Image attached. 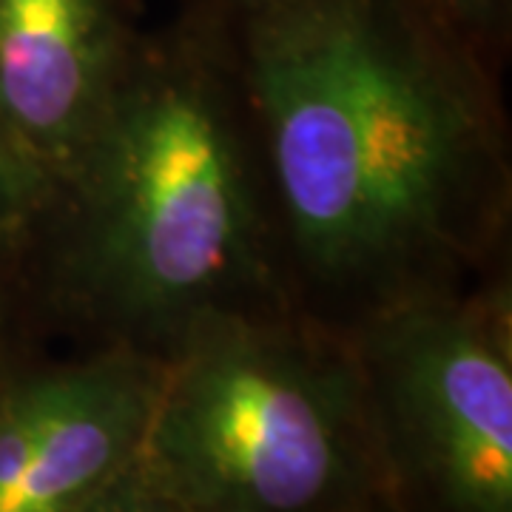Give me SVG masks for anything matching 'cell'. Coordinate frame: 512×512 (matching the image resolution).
<instances>
[{"mask_svg": "<svg viewBox=\"0 0 512 512\" xmlns=\"http://www.w3.org/2000/svg\"><path fill=\"white\" fill-rule=\"evenodd\" d=\"M245 72L291 237L316 271H390L450 234L481 117L427 0H265Z\"/></svg>", "mask_w": 512, "mask_h": 512, "instance_id": "obj_1", "label": "cell"}, {"mask_svg": "<svg viewBox=\"0 0 512 512\" xmlns=\"http://www.w3.org/2000/svg\"><path fill=\"white\" fill-rule=\"evenodd\" d=\"M63 191L69 276L114 325L177 339L251 274L256 208L237 128L183 46L134 52Z\"/></svg>", "mask_w": 512, "mask_h": 512, "instance_id": "obj_2", "label": "cell"}, {"mask_svg": "<svg viewBox=\"0 0 512 512\" xmlns=\"http://www.w3.org/2000/svg\"><path fill=\"white\" fill-rule=\"evenodd\" d=\"M160 362L137 467L185 512H345L370 470L365 379L339 353L211 311Z\"/></svg>", "mask_w": 512, "mask_h": 512, "instance_id": "obj_3", "label": "cell"}, {"mask_svg": "<svg viewBox=\"0 0 512 512\" xmlns=\"http://www.w3.org/2000/svg\"><path fill=\"white\" fill-rule=\"evenodd\" d=\"M373 387L404 461L447 512H512V362L498 311L404 305L373 339Z\"/></svg>", "mask_w": 512, "mask_h": 512, "instance_id": "obj_4", "label": "cell"}, {"mask_svg": "<svg viewBox=\"0 0 512 512\" xmlns=\"http://www.w3.org/2000/svg\"><path fill=\"white\" fill-rule=\"evenodd\" d=\"M134 57L120 0H0V143L66 188Z\"/></svg>", "mask_w": 512, "mask_h": 512, "instance_id": "obj_5", "label": "cell"}, {"mask_svg": "<svg viewBox=\"0 0 512 512\" xmlns=\"http://www.w3.org/2000/svg\"><path fill=\"white\" fill-rule=\"evenodd\" d=\"M160 365L106 353L40 376L29 458L9 512H80L137 461Z\"/></svg>", "mask_w": 512, "mask_h": 512, "instance_id": "obj_6", "label": "cell"}, {"mask_svg": "<svg viewBox=\"0 0 512 512\" xmlns=\"http://www.w3.org/2000/svg\"><path fill=\"white\" fill-rule=\"evenodd\" d=\"M80 512H185L180 504L165 498L148 484L137 461L117 481H111L103 493L86 504Z\"/></svg>", "mask_w": 512, "mask_h": 512, "instance_id": "obj_7", "label": "cell"}, {"mask_svg": "<svg viewBox=\"0 0 512 512\" xmlns=\"http://www.w3.org/2000/svg\"><path fill=\"white\" fill-rule=\"evenodd\" d=\"M458 35H487L501 26L510 0H427Z\"/></svg>", "mask_w": 512, "mask_h": 512, "instance_id": "obj_8", "label": "cell"}, {"mask_svg": "<svg viewBox=\"0 0 512 512\" xmlns=\"http://www.w3.org/2000/svg\"><path fill=\"white\" fill-rule=\"evenodd\" d=\"M217 3H222L225 9H231L234 15H245V12H251L256 6H262L265 0H217Z\"/></svg>", "mask_w": 512, "mask_h": 512, "instance_id": "obj_9", "label": "cell"}]
</instances>
